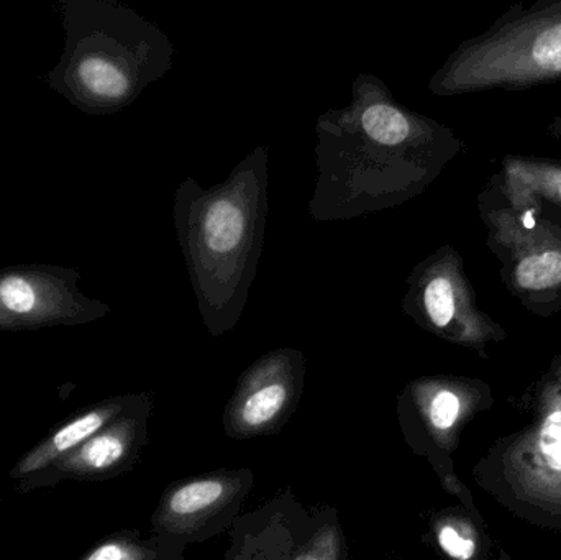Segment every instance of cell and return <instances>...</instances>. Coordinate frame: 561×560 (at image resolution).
Segmentation results:
<instances>
[{
	"instance_id": "cell-8",
	"label": "cell",
	"mask_w": 561,
	"mask_h": 560,
	"mask_svg": "<svg viewBox=\"0 0 561 560\" xmlns=\"http://www.w3.org/2000/svg\"><path fill=\"white\" fill-rule=\"evenodd\" d=\"M529 430L504 450L503 477L517 502L561 519V384L546 381Z\"/></svg>"
},
{
	"instance_id": "cell-10",
	"label": "cell",
	"mask_w": 561,
	"mask_h": 560,
	"mask_svg": "<svg viewBox=\"0 0 561 560\" xmlns=\"http://www.w3.org/2000/svg\"><path fill=\"white\" fill-rule=\"evenodd\" d=\"M249 480L226 472L178 483L161 502L158 525L171 535H196L242 500Z\"/></svg>"
},
{
	"instance_id": "cell-17",
	"label": "cell",
	"mask_w": 561,
	"mask_h": 560,
	"mask_svg": "<svg viewBox=\"0 0 561 560\" xmlns=\"http://www.w3.org/2000/svg\"><path fill=\"white\" fill-rule=\"evenodd\" d=\"M327 546L329 545H325V541H323V536L322 538L319 536V538L316 539V542H313L312 548L300 552V555L296 556L294 560H332V558H330V552L325 551Z\"/></svg>"
},
{
	"instance_id": "cell-7",
	"label": "cell",
	"mask_w": 561,
	"mask_h": 560,
	"mask_svg": "<svg viewBox=\"0 0 561 560\" xmlns=\"http://www.w3.org/2000/svg\"><path fill=\"white\" fill-rule=\"evenodd\" d=\"M79 282L78 270L51 263L0 270V331L81 325L111 315V306L88 298Z\"/></svg>"
},
{
	"instance_id": "cell-2",
	"label": "cell",
	"mask_w": 561,
	"mask_h": 560,
	"mask_svg": "<svg viewBox=\"0 0 561 560\" xmlns=\"http://www.w3.org/2000/svg\"><path fill=\"white\" fill-rule=\"evenodd\" d=\"M270 213V147L260 145L216 186L194 178L174 191L173 220L201 319L213 338L242 321Z\"/></svg>"
},
{
	"instance_id": "cell-3",
	"label": "cell",
	"mask_w": 561,
	"mask_h": 560,
	"mask_svg": "<svg viewBox=\"0 0 561 560\" xmlns=\"http://www.w3.org/2000/svg\"><path fill=\"white\" fill-rule=\"evenodd\" d=\"M65 48L46 84L88 115L134 104L173 69L176 46L160 25L117 0H59Z\"/></svg>"
},
{
	"instance_id": "cell-6",
	"label": "cell",
	"mask_w": 561,
	"mask_h": 560,
	"mask_svg": "<svg viewBox=\"0 0 561 560\" xmlns=\"http://www.w3.org/2000/svg\"><path fill=\"white\" fill-rule=\"evenodd\" d=\"M405 285L402 311L435 338L478 352L506 341L503 325L478 305L463 256L454 245L438 247L421 260Z\"/></svg>"
},
{
	"instance_id": "cell-16",
	"label": "cell",
	"mask_w": 561,
	"mask_h": 560,
	"mask_svg": "<svg viewBox=\"0 0 561 560\" xmlns=\"http://www.w3.org/2000/svg\"><path fill=\"white\" fill-rule=\"evenodd\" d=\"M85 560H150L148 552L128 542L112 541L99 546Z\"/></svg>"
},
{
	"instance_id": "cell-15",
	"label": "cell",
	"mask_w": 561,
	"mask_h": 560,
	"mask_svg": "<svg viewBox=\"0 0 561 560\" xmlns=\"http://www.w3.org/2000/svg\"><path fill=\"white\" fill-rule=\"evenodd\" d=\"M438 548L451 560H474L480 549V536L473 523L463 516L445 515L435 523Z\"/></svg>"
},
{
	"instance_id": "cell-18",
	"label": "cell",
	"mask_w": 561,
	"mask_h": 560,
	"mask_svg": "<svg viewBox=\"0 0 561 560\" xmlns=\"http://www.w3.org/2000/svg\"><path fill=\"white\" fill-rule=\"evenodd\" d=\"M549 135L561 144V112L552 122H550Z\"/></svg>"
},
{
	"instance_id": "cell-12",
	"label": "cell",
	"mask_w": 561,
	"mask_h": 560,
	"mask_svg": "<svg viewBox=\"0 0 561 560\" xmlns=\"http://www.w3.org/2000/svg\"><path fill=\"white\" fill-rule=\"evenodd\" d=\"M493 178L510 193L561 210V160L507 155Z\"/></svg>"
},
{
	"instance_id": "cell-11",
	"label": "cell",
	"mask_w": 561,
	"mask_h": 560,
	"mask_svg": "<svg viewBox=\"0 0 561 560\" xmlns=\"http://www.w3.org/2000/svg\"><path fill=\"white\" fill-rule=\"evenodd\" d=\"M486 387L480 381L455 377H428L409 387L415 408L432 439L450 450L474 411L483 404Z\"/></svg>"
},
{
	"instance_id": "cell-14",
	"label": "cell",
	"mask_w": 561,
	"mask_h": 560,
	"mask_svg": "<svg viewBox=\"0 0 561 560\" xmlns=\"http://www.w3.org/2000/svg\"><path fill=\"white\" fill-rule=\"evenodd\" d=\"M117 404H108L102 407L101 410L91 411V413L82 414L76 418L71 423L62 426L55 436L49 441V446L39 453L38 457H32L26 464V470L38 469L39 464L48 460L49 457L59 456V454L68 453L75 447L82 446L88 443L95 434L104 430L107 421L117 413Z\"/></svg>"
},
{
	"instance_id": "cell-9",
	"label": "cell",
	"mask_w": 561,
	"mask_h": 560,
	"mask_svg": "<svg viewBox=\"0 0 561 560\" xmlns=\"http://www.w3.org/2000/svg\"><path fill=\"white\" fill-rule=\"evenodd\" d=\"M304 374L299 351L278 348L263 355L240 377L227 407V431L233 437H253L278 427L299 397Z\"/></svg>"
},
{
	"instance_id": "cell-4",
	"label": "cell",
	"mask_w": 561,
	"mask_h": 560,
	"mask_svg": "<svg viewBox=\"0 0 561 560\" xmlns=\"http://www.w3.org/2000/svg\"><path fill=\"white\" fill-rule=\"evenodd\" d=\"M561 81V0L516 3L448 55L427 88L438 98L527 91Z\"/></svg>"
},
{
	"instance_id": "cell-1",
	"label": "cell",
	"mask_w": 561,
	"mask_h": 560,
	"mask_svg": "<svg viewBox=\"0 0 561 560\" xmlns=\"http://www.w3.org/2000/svg\"><path fill=\"white\" fill-rule=\"evenodd\" d=\"M313 222H342L422 196L463 151L454 128L401 104L378 76L362 72L352 101L316 121Z\"/></svg>"
},
{
	"instance_id": "cell-13",
	"label": "cell",
	"mask_w": 561,
	"mask_h": 560,
	"mask_svg": "<svg viewBox=\"0 0 561 560\" xmlns=\"http://www.w3.org/2000/svg\"><path fill=\"white\" fill-rule=\"evenodd\" d=\"M134 444V427L122 424L118 427L95 434L82 444L76 456V464L88 472H104L124 462Z\"/></svg>"
},
{
	"instance_id": "cell-5",
	"label": "cell",
	"mask_w": 561,
	"mask_h": 560,
	"mask_svg": "<svg viewBox=\"0 0 561 560\" xmlns=\"http://www.w3.org/2000/svg\"><path fill=\"white\" fill-rule=\"evenodd\" d=\"M486 247L507 292L533 315L561 311V210L504 190L493 176L478 194Z\"/></svg>"
}]
</instances>
